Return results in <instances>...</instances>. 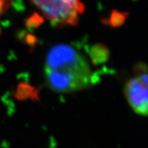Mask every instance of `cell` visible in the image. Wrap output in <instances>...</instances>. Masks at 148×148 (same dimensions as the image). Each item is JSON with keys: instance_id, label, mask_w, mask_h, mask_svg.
Wrapping results in <instances>:
<instances>
[{"instance_id": "obj_1", "label": "cell", "mask_w": 148, "mask_h": 148, "mask_svg": "<svg viewBox=\"0 0 148 148\" xmlns=\"http://www.w3.org/2000/svg\"><path fill=\"white\" fill-rule=\"evenodd\" d=\"M45 82L59 93H72L88 88L94 75L88 60L73 47L66 44L53 46L46 55Z\"/></svg>"}, {"instance_id": "obj_2", "label": "cell", "mask_w": 148, "mask_h": 148, "mask_svg": "<svg viewBox=\"0 0 148 148\" xmlns=\"http://www.w3.org/2000/svg\"><path fill=\"white\" fill-rule=\"evenodd\" d=\"M56 26L75 25L85 10L80 0H29Z\"/></svg>"}, {"instance_id": "obj_3", "label": "cell", "mask_w": 148, "mask_h": 148, "mask_svg": "<svg viewBox=\"0 0 148 148\" xmlns=\"http://www.w3.org/2000/svg\"><path fill=\"white\" fill-rule=\"evenodd\" d=\"M124 92L133 110L139 115L147 116L148 109V90L141 80L137 77L129 79L125 84Z\"/></svg>"}, {"instance_id": "obj_4", "label": "cell", "mask_w": 148, "mask_h": 148, "mask_svg": "<svg viewBox=\"0 0 148 148\" xmlns=\"http://www.w3.org/2000/svg\"><path fill=\"white\" fill-rule=\"evenodd\" d=\"M109 55L110 51L108 49L101 44L94 45L90 50V57L95 64L106 62Z\"/></svg>"}, {"instance_id": "obj_5", "label": "cell", "mask_w": 148, "mask_h": 148, "mask_svg": "<svg viewBox=\"0 0 148 148\" xmlns=\"http://www.w3.org/2000/svg\"><path fill=\"white\" fill-rule=\"evenodd\" d=\"M127 15H128V13H125V12L113 11L111 12L110 16L108 23H110V25L113 27H120L125 22Z\"/></svg>"}, {"instance_id": "obj_6", "label": "cell", "mask_w": 148, "mask_h": 148, "mask_svg": "<svg viewBox=\"0 0 148 148\" xmlns=\"http://www.w3.org/2000/svg\"><path fill=\"white\" fill-rule=\"evenodd\" d=\"M135 73L137 74V78L141 80L146 86H147V69L146 64H139L135 66Z\"/></svg>"}, {"instance_id": "obj_7", "label": "cell", "mask_w": 148, "mask_h": 148, "mask_svg": "<svg viewBox=\"0 0 148 148\" xmlns=\"http://www.w3.org/2000/svg\"><path fill=\"white\" fill-rule=\"evenodd\" d=\"M42 18H41L38 14H34L27 18L26 23H27V26L28 27L35 28L39 27L41 23H42Z\"/></svg>"}, {"instance_id": "obj_8", "label": "cell", "mask_w": 148, "mask_h": 148, "mask_svg": "<svg viewBox=\"0 0 148 148\" xmlns=\"http://www.w3.org/2000/svg\"><path fill=\"white\" fill-rule=\"evenodd\" d=\"M11 0H0V16L9 7Z\"/></svg>"}]
</instances>
